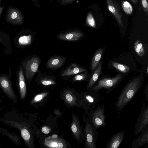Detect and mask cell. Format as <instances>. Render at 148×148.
I'll list each match as a JSON object with an SVG mask.
<instances>
[{"label":"cell","instance_id":"cell-1","mask_svg":"<svg viewBox=\"0 0 148 148\" xmlns=\"http://www.w3.org/2000/svg\"><path fill=\"white\" fill-rule=\"evenodd\" d=\"M143 80V75H138L130 80L123 87L115 103V108L119 112L133 99L141 88Z\"/></svg>","mask_w":148,"mask_h":148},{"label":"cell","instance_id":"cell-2","mask_svg":"<svg viewBox=\"0 0 148 148\" xmlns=\"http://www.w3.org/2000/svg\"><path fill=\"white\" fill-rule=\"evenodd\" d=\"M108 69H115L122 73H128L136 70L137 65L132 55L129 53L122 54L118 58L110 60L108 62Z\"/></svg>","mask_w":148,"mask_h":148},{"label":"cell","instance_id":"cell-3","mask_svg":"<svg viewBox=\"0 0 148 148\" xmlns=\"http://www.w3.org/2000/svg\"><path fill=\"white\" fill-rule=\"evenodd\" d=\"M127 74L118 72L112 77H109V75H103L98 79L90 91L97 93L101 89H105L107 90V94L109 93L116 88Z\"/></svg>","mask_w":148,"mask_h":148},{"label":"cell","instance_id":"cell-4","mask_svg":"<svg viewBox=\"0 0 148 148\" xmlns=\"http://www.w3.org/2000/svg\"><path fill=\"white\" fill-rule=\"evenodd\" d=\"M79 95V107L82 108L88 114L90 108L94 109L99 101V95L98 93L88 90L81 93Z\"/></svg>","mask_w":148,"mask_h":148},{"label":"cell","instance_id":"cell-5","mask_svg":"<svg viewBox=\"0 0 148 148\" xmlns=\"http://www.w3.org/2000/svg\"><path fill=\"white\" fill-rule=\"evenodd\" d=\"M85 123V148H96L98 132L90 122L88 118L83 116Z\"/></svg>","mask_w":148,"mask_h":148},{"label":"cell","instance_id":"cell-6","mask_svg":"<svg viewBox=\"0 0 148 148\" xmlns=\"http://www.w3.org/2000/svg\"><path fill=\"white\" fill-rule=\"evenodd\" d=\"M89 111L88 119L97 130L101 126L105 127L106 126L105 108L103 106H100L95 109L90 108Z\"/></svg>","mask_w":148,"mask_h":148},{"label":"cell","instance_id":"cell-7","mask_svg":"<svg viewBox=\"0 0 148 148\" xmlns=\"http://www.w3.org/2000/svg\"><path fill=\"white\" fill-rule=\"evenodd\" d=\"M5 123L19 130L21 136L29 147H35L34 137L30 130L26 125L15 121L8 120L5 121Z\"/></svg>","mask_w":148,"mask_h":148},{"label":"cell","instance_id":"cell-8","mask_svg":"<svg viewBox=\"0 0 148 148\" xmlns=\"http://www.w3.org/2000/svg\"><path fill=\"white\" fill-rule=\"evenodd\" d=\"M40 62V58L37 56L35 55L27 60L25 62L24 73L27 81H31L36 73L38 72Z\"/></svg>","mask_w":148,"mask_h":148},{"label":"cell","instance_id":"cell-9","mask_svg":"<svg viewBox=\"0 0 148 148\" xmlns=\"http://www.w3.org/2000/svg\"><path fill=\"white\" fill-rule=\"evenodd\" d=\"M147 126H148V104L146 106L145 103L143 102L137 121L134 126V134L135 135H138Z\"/></svg>","mask_w":148,"mask_h":148},{"label":"cell","instance_id":"cell-10","mask_svg":"<svg viewBox=\"0 0 148 148\" xmlns=\"http://www.w3.org/2000/svg\"><path fill=\"white\" fill-rule=\"evenodd\" d=\"M5 19L8 23L13 25H21L23 22L22 14L18 8L9 6L6 11Z\"/></svg>","mask_w":148,"mask_h":148},{"label":"cell","instance_id":"cell-11","mask_svg":"<svg viewBox=\"0 0 148 148\" xmlns=\"http://www.w3.org/2000/svg\"><path fill=\"white\" fill-rule=\"evenodd\" d=\"M72 121L71 124V130L73 136L78 142L81 143L85 139L84 132L83 131L80 121L74 114L72 115Z\"/></svg>","mask_w":148,"mask_h":148},{"label":"cell","instance_id":"cell-12","mask_svg":"<svg viewBox=\"0 0 148 148\" xmlns=\"http://www.w3.org/2000/svg\"><path fill=\"white\" fill-rule=\"evenodd\" d=\"M0 86L5 94L16 103L17 102V97L11 86L9 80L5 76L0 77Z\"/></svg>","mask_w":148,"mask_h":148},{"label":"cell","instance_id":"cell-13","mask_svg":"<svg viewBox=\"0 0 148 148\" xmlns=\"http://www.w3.org/2000/svg\"><path fill=\"white\" fill-rule=\"evenodd\" d=\"M88 70L76 63H72L68 65L60 73V76L66 77L85 72Z\"/></svg>","mask_w":148,"mask_h":148},{"label":"cell","instance_id":"cell-14","mask_svg":"<svg viewBox=\"0 0 148 148\" xmlns=\"http://www.w3.org/2000/svg\"><path fill=\"white\" fill-rule=\"evenodd\" d=\"M66 61V57L64 56L56 55L50 57L45 64L47 69L51 70L59 69Z\"/></svg>","mask_w":148,"mask_h":148},{"label":"cell","instance_id":"cell-15","mask_svg":"<svg viewBox=\"0 0 148 148\" xmlns=\"http://www.w3.org/2000/svg\"><path fill=\"white\" fill-rule=\"evenodd\" d=\"M106 1L109 10L115 16L120 27L123 28L121 13L118 4L114 0H106Z\"/></svg>","mask_w":148,"mask_h":148},{"label":"cell","instance_id":"cell-16","mask_svg":"<svg viewBox=\"0 0 148 148\" xmlns=\"http://www.w3.org/2000/svg\"><path fill=\"white\" fill-rule=\"evenodd\" d=\"M45 145L47 147L51 148H63L67 147V144L64 139L58 138L56 135H53L45 139Z\"/></svg>","mask_w":148,"mask_h":148},{"label":"cell","instance_id":"cell-17","mask_svg":"<svg viewBox=\"0 0 148 148\" xmlns=\"http://www.w3.org/2000/svg\"><path fill=\"white\" fill-rule=\"evenodd\" d=\"M84 34L79 31H72L60 33L58 36V39L66 41H78L84 36Z\"/></svg>","mask_w":148,"mask_h":148},{"label":"cell","instance_id":"cell-18","mask_svg":"<svg viewBox=\"0 0 148 148\" xmlns=\"http://www.w3.org/2000/svg\"><path fill=\"white\" fill-rule=\"evenodd\" d=\"M102 60L101 61L97 67L92 72L91 76L89 79L87 88L90 90L96 84L100 76L102 73Z\"/></svg>","mask_w":148,"mask_h":148},{"label":"cell","instance_id":"cell-19","mask_svg":"<svg viewBox=\"0 0 148 148\" xmlns=\"http://www.w3.org/2000/svg\"><path fill=\"white\" fill-rule=\"evenodd\" d=\"M123 131H119L112 135L106 145L107 148H117L119 147L124 138Z\"/></svg>","mask_w":148,"mask_h":148},{"label":"cell","instance_id":"cell-20","mask_svg":"<svg viewBox=\"0 0 148 148\" xmlns=\"http://www.w3.org/2000/svg\"><path fill=\"white\" fill-rule=\"evenodd\" d=\"M138 137L134 139L132 145V148H138L148 143V126L140 132Z\"/></svg>","mask_w":148,"mask_h":148},{"label":"cell","instance_id":"cell-21","mask_svg":"<svg viewBox=\"0 0 148 148\" xmlns=\"http://www.w3.org/2000/svg\"><path fill=\"white\" fill-rule=\"evenodd\" d=\"M107 45L98 49L93 55L90 63V70L92 72L98 65L103 58Z\"/></svg>","mask_w":148,"mask_h":148},{"label":"cell","instance_id":"cell-22","mask_svg":"<svg viewBox=\"0 0 148 148\" xmlns=\"http://www.w3.org/2000/svg\"><path fill=\"white\" fill-rule=\"evenodd\" d=\"M38 72L36 80L38 83L46 86L56 84V79L53 75H47L39 70Z\"/></svg>","mask_w":148,"mask_h":148},{"label":"cell","instance_id":"cell-23","mask_svg":"<svg viewBox=\"0 0 148 148\" xmlns=\"http://www.w3.org/2000/svg\"><path fill=\"white\" fill-rule=\"evenodd\" d=\"M62 97L66 104L71 106H79V99H77L71 90L66 89L64 90Z\"/></svg>","mask_w":148,"mask_h":148},{"label":"cell","instance_id":"cell-24","mask_svg":"<svg viewBox=\"0 0 148 148\" xmlns=\"http://www.w3.org/2000/svg\"><path fill=\"white\" fill-rule=\"evenodd\" d=\"M19 85L21 99L24 100L26 94V87L23 69L21 68L19 72Z\"/></svg>","mask_w":148,"mask_h":148},{"label":"cell","instance_id":"cell-25","mask_svg":"<svg viewBox=\"0 0 148 148\" xmlns=\"http://www.w3.org/2000/svg\"><path fill=\"white\" fill-rule=\"evenodd\" d=\"M134 48L135 52L139 57H144L146 54L148 48L144 45L142 42L139 39L136 40L134 45Z\"/></svg>","mask_w":148,"mask_h":148},{"label":"cell","instance_id":"cell-26","mask_svg":"<svg viewBox=\"0 0 148 148\" xmlns=\"http://www.w3.org/2000/svg\"><path fill=\"white\" fill-rule=\"evenodd\" d=\"M89 73L87 71L75 75L71 81L72 82H75L86 81L89 79Z\"/></svg>","mask_w":148,"mask_h":148},{"label":"cell","instance_id":"cell-27","mask_svg":"<svg viewBox=\"0 0 148 148\" xmlns=\"http://www.w3.org/2000/svg\"><path fill=\"white\" fill-rule=\"evenodd\" d=\"M122 7L124 12L127 14H131L133 11L132 7L130 3L127 1H123L121 3Z\"/></svg>","mask_w":148,"mask_h":148},{"label":"cell","instance_id":"cell-28","mask_svg":"<svg viewBox=\"0 0 148 148\" xmlns=\"http://www.w3.org/2000/svg\"><path fill=\"white\" fill-rule=\"evenodd\" d=\"M86 22L87 25L90 27L93 28H96V23L94 18L90 12L87 15Z\"/></svg>","mask_w":148,"mask_h":148},{"label":"cell","instance_id":"cell-29","mask_svg":"<svg viewBox=\"0 0 148 148\" xmlns=\"http://www.w3.org/2000/svg\"><path fill=\"white\" fill-rule=\"evenodd\" d=\"M47 94V92H45L36 95L31 101V104H32L40 102L44 98Z\"/></svg>","mask_w":148,"mask_h":148},{"label":"cell","instance_id":"cell-30","mask_svg":"<svg viewBox=\"0 0 148 148\" xmlns=\"http://www.w3.org/2000/svg\"><path fill=\"white\" fill-rule=\"evenodd\" d=\"M6 134L9 138L15 143L18 145L21 144L19 137L15 134L13 135L8 132H7Z\"/></svg>","mask_w":148,"mask_h":148},{"label":"cell","instance_id":"cell-31","mask_svg":"<svg viewBox=\"0 0 148 148\" xmlns=\"http://www.w3.org/2000/svg\"><path fill=\"white\" fill-rule=\"evenodd\" d=\"M141 2L142 7L145 14L147 15L148 12V1L147 0H141Z\"/></svg>","mask_w":148,"mask_h":148},{"label":"cell","instance_id":"cell-32","mask_svg":"<svg viewBox=\"0 0 148 148\" xmlns=\"http://www.w3.org/2000/svg\"><path fill=\"white\" fill-rule=\"evenodd\" d=\"M42 132L44 134H48L50 132V129L47 126L43 127L41 129Z\"/></svg>","mask_w":148,"mask_h":148},{"label":"cell","instance_id":"cell-33","mask_svg":"<svg viewBox=\"0 0 148 148\" xmlns=\"http://www.w3.org/2000/svg\"><path fill=\"white\" fill-rule=\"evenodd\" d=\"M146 101H148V84L147 83L145 87L144 92Z\"/></svg>","mask_w":148,"mask_h":148},{"label":"cell","instance_id":"cell-34","mask_svg":"<svg viewBox=\"0 0 148 148\" xmlns=\"http://www.w3.org/2000/svg\"><path fill=\"white\" fill-rule=\"evenodd\" d=\"M3 0H0V17L1 16L3 12L4 7L1 6L2 1Z\"/></svg>","mask_w":148,"mask_h":148},{"label":"cell","instance_id":"cell-35","mask_svg":"<svg viewBox=\"0 0 148 148\" xmlns=\"http://www.w3.org/2000/svg\"><path fill=\"white\" fill-rule=\"evenodd\" d=\"M54 114L57 115H60L61 114L59 111L57 110H54Z\"/></svg>","mask_w":148,"mask_h":148},{"label":"cell","instance_id":"cell-36","mask_svg":"<svg viewBox=\"0 0 148 148\" xmlns=\"http://www.w3.org/2000/svg\"><path fill=\"white\" fill-rule=\"evenodd\" d=\"M73 0H62V1L63 3H70Z\"/></svg>","mask_w":148,"mask_h":148},{"label":"cell","instance_id":"cell-37","mask_svg":"<svg viewBox=\"0 0 148 148\" xmlns=\"http://www.w3.org/2000/svg\"><path fill=\"white\" fill-rule=\"evenodd\" d=\"M133 3L135 4H136L138 3V0H131Z\"/></svg>","mask_w":148,"mask_h":148},{"label":"cell","instance_id":"cell-38","mask_svg":"<svg viewBox=\"0 0 148 148\" xmlns=\"http://www.w3.org/2000/svg\"><path fill=\"white\" fill-rule=\"evenodd\" d=\"M147 1H148V0H147Z\"/></svg>","mask_w":148,"mask_h":148},{"label":"cell","instance_id":"cell-39","mask_svg":"<svg viewBox=\"0 0 148 148\" xmlns=\"http://www.w3.org/2000/svg\"></svg>","mask_w":148,"mask_h":148}]
</instances>
